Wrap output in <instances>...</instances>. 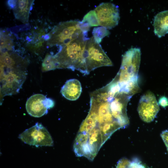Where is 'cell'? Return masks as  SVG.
I'll use <instances>...</instances> for the list:
<instances>
[{"mask_svg":"<svg viewBox=\"0 0 168 168\" xmlns=\"http://www.w3.org/2000/svg\"><path fill=\"white\" fill-rule=\"evenodd\" d=\"M137 110L140 118L144 122L150 123L153 120L159 111V107L152 92L148 91L141 96Z\"/></svg>","mask_w":168,"mask_h":168,"instance_id":"9","label":"cell"},{"mask_svg":"<svg viewBox=\"0 0 168 168\" xmlns=\"http://www.w3.org/2000/svg\"><path fill=\"white\" fill-rule=\"evenodd\" d=\"M82 22L88 24L90 26H98L99 24L94 10L88 12L84 17Z\"/></svg>","mask_w":168,"mask_h":168,"instance_id":"17","label":"cell"},{"mask_svg":"<svg viewBox=\"0 0 168 168\" xmlns=\"http://www.w3.org/2000/svg\"><path fill=\"white\" fill-rule=\"evenodd\" d=\"M56 68L57 64L53 55L47 54L42 63V71L46 72Z\"/></svg>","mask_w":168,"mask_h":168,"instance_id":"14","label":"cell"},{"mask_svg":"<svg viewBox=\"0 0 168 168\" xmlns=\"http://www.w3.org/2000/svg\"><path fill=\"white\" fill-rule=\"evenodd\" d=\"M34 0H9L8 6L12 9L15 18L24 23L29 20V14Z\"/></svg>","mask_w":168,"mask_h":168,"instance_id":"11","label":"cell"},{"mask_svg":"<svg viewBox=\"0 0 168 168\" xmlns=\"http://www.w3.org/2000/svg\"><path fill=\"white\" fill-rule=\"evenodd\" d=\"M131 97L121 90L118 83L114 79L91 92L89 112L95 118L96 127L111 124L120 128L127 126L129 120L126 108Z\"/></svg>","mask_w":168,"mask_h":168,"instance_id":"1","label":"cell"},{"mask_svg":"<svg viewBox=\"0 0 168 168\" xmlns=\"http://www.w3.org/2000/svg\"><path fill=\"white\" fill-rule=\"evenodd\" d=\"M83 23L77 20L60 22L46 34L47 44L49 46L65 45L80 36L84 32Z\"/></svg>","mask_w":168,"mask_h":168,"instance_id":"5","label":"cell"},{"mask_svg":"<svg viewBox=\"0 0 168 168\" xmlns=\"http://www.w3.org/2000/svg\"><path fill=\"white\" fill-rule=\"evenodd\" d=\"M18 138L25 143L36 147L53 145V141L49 132L39 123L26 129L19 135Z\"/></svg>","mask_w":168,"mask_h":168,"instance_id":"7","label":"cell"},{"mask_svg":"<svg viewBox=\"0 0 168 168\" xmlns=\"http://www.w3.org/2000/svg\"><path fill=\"white\" fill-rule=\"evenodd\" d=\"M82 91L80 82L77 79H70L67 81L61 87V93L66 99L75 100L80 97Z\"/></svg>","mask_w":168,"mask_h":168,"instance_id":"12","label":"cell"},{"mask_svg":"<svg viewBox=\"0 0 168 168\" xmlns=\"http://www.w3.org/2000/svg\"><path fill=\"white\" fill-rule=\"evenodd\" d=\"M116 168H145L139 162L133 161H129L128 160L123 159L120 160L118 162Z\"/></svg>","mask_w":168,"mask_h":168,"instance_id":"16","label":"cell"},{"mask_svg":"<svg viewBox=\"0 0 168 168\" xmlns=\"http://www.w3.org/2000/svg\"><path fill=\"white\" fill-rule=\"evenodd\" d=\"M54 105L53 100L47 98L42 94H34L27 100L26 104L27 113L30 115L40 117L48 112V109L53 108Z\"/></svg>","mask_w":168,"mask_h":168,"instance_id":"10","label":"cell"},{"mask_svg":"<svg viewBox=\"0 0 168 168\" xmlns=\"http://www.w3.org/2000/svg\"><path fill=\"white\" fill-rule=\"evenodd\" d=\"M141 52L139 48H131L123 56L120 68L114 77L120 83L128 88H139L138 75L141 61Z\"/></svg>","mask_w":168,"mask_h":168,"instance_id":"4","label":"cell"},{"mask_svg":"<svg viewBox=\"0 0 168 168\" xmlns=\"http://www.w3.org/2000/svg\"><path fill=\"white\" fill-rule=\"evenodd\" d=\"M11 50L0 52V99L18 93L27 75V61Z\"/></svg>","mask_w":168,"mask_h":168,"instance_id":"2","label":"cell"},{"mask_svg":"<svg viewBox=\"0 0 168 168\" xmlns=\"http://www.w3.org/2000/svg\"><path fill=\"white\" fill-rule=\"evenodd\" d=\"M161 136L168 151V130L162 132L161 134Z\"/></svg>","mask_w":168,"mask_h":168,"instance_id":"18","label":"cell"},{"mask_svg":"<svg viewBox=\"0 0 168 168\" xmlns=\"http://www.w3.org/2000/svg\"><path fill=\"white\" fill-rule=\"evenodd\" d=\"M87 32L67 44L58 47V52L53 55L57 64V68H68L77 70L86 75L84 52L86 43L89 39Z\"/></svg>","mask_w":168,"mask_h":168,"instance_id":"3","label":"cell"},{"mask_svg":"<svg viewBox=\"0 0 168 168\" xmlns=\"http://www.w3.org/2000/svg\"><path fill=\"white\" fill-rule=\"evenodd\" d=\"M84 58L87 75L98 68L113 65L111 60L93 36L89 38L86 42Z\"/></svg>","mask_w":168,"mask_h":168,"instance_id":"6","label":"cell"},{"mask_svg":"<svg viewBox=\"0 0 168 168\" xmlns=\"http://www.w3.org/2000/svg\"><path fill=\"white\" fill-rule=\"evenodd\" d=\"M159 104L163 107H165L168 105V99L164 96L160 98L159 101Z\"/></svg>","mask_w":168,"mask_h":168,"instance_id":"19","label":"cell"},{"mask_svg":"<svg viewBox=\"0 0 168 168\" xmlns=\"http://www.w3.org/2000/svg\"><path fill=\"white\" fill-rule=\"evenodd\" d=\"M154 32L161 38L168 33V10L157 14L154 20Z\"/></svg>","mask_w":168,"mask_h":168,"instance_id":"13","label":"cell"},{"mask_svg":"<svg viewBox=\"0 0 168 168\" xmlns=\"http://www.w3.org/2000/svg\"><path fill=\"white\" fill-rule=\"evenodd\" d=\"M110 33L107 29L102 27L94 28L92 32L95 40L99 44L101 42L103 38L108 35Z\"/></svg>","mask_w":168,"mask_h":168,"instance_id":"15","label":"cell"},{"mask_svg":"<svg viewBox=\"0 0 168 168\" xmlns=\"http://www.w3.org/2000/svg\"><path fill=\"white\" fill-rule=\"evenodd\" d=\"M99 25L111 29L118 25L120 19L118 7L110 2L102 3L94 9Z\"/></svg>","mask_w":168,"mask_h":168,"instance_id":"8","label":"cell"}]
</instances>
